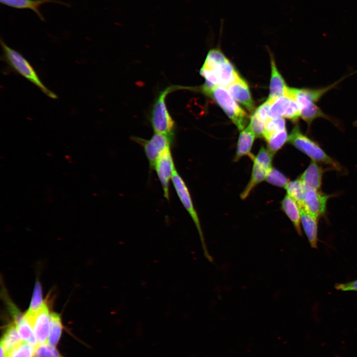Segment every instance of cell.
Instances as JSON below:
<instances>
[{"instance_id": "obj_1", "label": "cell", "mask_w": 357, "mask_h": 357, "mask_svg": "<svg viewBox=\"0 0 357 357\" xmlns=\"http://www.w3.org/2000/svg\"><path fill=\"white\" fill-rule=\"evenodd\" d=\"M0 44L5 61L13 70L37 87L48 97L56 99L57 95L42 82L30 63L19 52L7 46L0 39Z\"/></svg>"}, {"instance_id": "obj_2", "label": "cell", "mask_w": 357, "mask_h": 357, "mask_svg": "<svg viewBox=\"0 0 357 357\" xmlns=\"http://www.w3.org/2000/svg\"><path fill=\"white\" fill-rule=\"evenodd\" d=\"M190 88L179 85H171L159 93L153 104L150 115L151 124L155 133L173 135L175 122L167 109L166 98L173 91Z\"/></svg>"}, {"instance_id": "obj_3", "label": "cell", "mask_w": 357, "mask_h": 357, "mask_svg": "<svg viewBox=\"0 0 357 357\" xmlns=\"http://www.w3.org/2000/svg\"><path fill=\"white\" fill-rule=\"evenodd\" d=\"M287 141L312 160L331 166L338 170H341L340 165L329 156L317 143L301 132L298 125L293 128Z\"/></svg>"}, {"instance_id": "obj_4", "label": "cell", "mask_w": 357, "mask_h": 357, "mask_svg": "<svg viewBox=\"0 0 357 357\" xmlns=\"http://www.w3.org/2000/svg\"><path fill=\"white\" fill-rule=\"evenodd\" d=\"M209 96L223 110L238 130L241 131L244 129L248 121V116L224 87L216 86Z\"/></svg>"}, {"instance_id": "obj_5", "label": "cell", "mask_w": 357, "mask_h": 357, "mask_svg": "<svg viewBox=\"0 0 357 357\" xmlns=\"http://www.w3.org/2000/svg\"><path fill=\"white\" fill-rule=\"evenodd\" d=\"M171 180L180 201L195 224L199 234L203 253L205 257L209 261H212V257L210 255L207 248L199 219L193 205L189 190L184 181L176 169L174 171Z\"/></svg>"}, {"instance_id": "obj_6", "label": "cell", "mask_w": 357, "mask_h": 357, "mask_svg": "<svg viewBox=\"0 0 357 357\" xmlns=\"http://www.w3.org/2000/svg\"><path fill=\"white\" fill-rule=\"evenodd\" d=\"M173 136V135L154 132L148 140L139 137H134L133 139L143 147L150 166L153 168L159 157L167 149L171 148Z\"/></svg>"}, {"instance_id": "obj_7", "label": "cell", "mask_w": 357, "mask_h": 357, "mask_svg": "<svg viewBox=\"0 0 357 357\" xmlns=\"http://www.w3.org/2000/svg\"><path fill=\"white\" fill-rule=\"evenodd\" d=\"M50 314L46 302H44L36 312L33 313L26 312L24 314V316L33 327L37 345L48 342L50 326Z\"/></svg>"}, {"instance_id": "obj_8", "label": "cell", "mask_w": 357, "mask_h": 357, "mask_svg": "<svg viewBox=\"0 0 357 357\" xmlns=\"http://www.w3.org/2000/svg\"><path fill=\"white\" fill-rule=\"evenodd\" d=\"M163 190L164 196L169 199V184L176 169L171 148L167 149L159 157L153 167Z\"/></svg>"}, {"instance_id": "obj_9", "label": "cell", "mask_w": 357, "mask_h": 357, "mask_svg": "<svg viewBox=\"0 0 357 357\" xmlns=\"http://www.w3.org/2000/svg\"><path fill=\"white\" fill-rule=\"evenodd\" d=\"M330 195L323 194L318 190H307L302 207L313 217L318 219L326 211V204Z\"/></svg>"}, {"instance_id": "obj_10", "label": "cell", "mask_w": 357, "mask_h": 357, "mask_svg": "<svg viewBox=\"0 0 357 357\" xmlns=\"http://www.w3.org/2000/svg\"><path fill=\"white\" fill-rule=\"evenodd\" d=\"M228 92L236 101L242 105L249 112L254 109V103L246 82L239 76L228 88Z\"/></svg>"}, {"instance_id": "obj_11", "label": "cell", "mask_w": 357, "mask_h": 357, "mask_svg": "<svg viewBox=\"0 0 357 357\" xmlns=\"http://www.w3.org/2000/svg\"><path fill=\"white\" fill-rule=\"evenodd\" d=\"M3 4L16 9H29L33 10L39 19L44 21L45 18L42 14L40 8L44 4L47 3H56L68 6V4L59 0H0Z\"/></svg>"}, {"instance_id": "obj_12", "label": "cell", "mask_w": 357, "mask_h": 357, "mask_svg": "<svg viewBox=\"0 0 357 357\" xmlns=\"http://www.w3.org/2000/svg\"><path fill=\"white\" fill-rule=\"evenodd\" d=\"M324 170L316 162L312 160L301 175L300 179L306 190H318L320 188Z\"/></svg>"}, {"instance_id": "obj_13", "label": "cell", "mask_w": 357, "mask_h": 357, "mask_svg": "<svg viewBox=\"0 0 357 357\" xmlns=\"http://www.w3.org/2000/svg\"><path fill=\"white\" fill-rule=\"evenodd\" d=\"M271 76L270 93L268 100L273 102L278 98L285 95L287 89L285 81L278 70L273 57H271Z\"/></svg>"}, {"instance_id": "obj_14", "label": "cell", "mask_w": 357, "mask_h": 357, "mask_svg": "<svg viewBox=\"0 0 357 357\" xmlns=\"http://www.w3.org/2000/svg\"><path fill=\"white\" fill-rule=\"evenodd\" d=\"M281 208L293 223L298 234L302 236L300 208L297 202L287 194L282 201Z\"/></svg>"}, {"instance_id": "obj_15", "label": "cell", "mask_w": 357, "mask_h": 357, "mask_svg": "<svg viewBox=\"0 0 357 357\" xmlns=\"http://www.w3.org/2000/svg\"><path fill=\"white\" fill-rule=\"evenodd\" d=\"M302 227L310 246L317 248L318 241V219L307 213L303 208H300Z\"/></svg>"}, {"instance_id": "obj_16", "label": "cell", "mask_w": 357, "mask_h": 357, "mask_svg": "<svg viewBox=\"0 0 357 357\" xmlns=\"http://www.w3.org/2000/svg\"><path fill=\"white\" fill-rule=\"evenodd\" d=\"M255 137L248 126L241 131L238 138L236 155L234 158L235 162L238 161L244 156H248L251 159L253 157L250 151Z\"/></svg>"}, {"instance_id": "obj_17", "label": "cell", "mask_w": 357, "mask_h": 357, "mask_svg": "<svg viewBox=\"0 0 357 357\" xmlns=\"http://www.w3.org/2000/svg\"><path fill=\"white\" fill-rule=\"evenodd\" d=\"M214 70L218 75L220 85L226 88L240 76L229 60L218 65Z\"/></svg>"}, {"instance_id": "obj_18", "label": "cell", "mask_w": 357, "mask_h": 357, "mask_svg": "<svg viewBox=\"0 0 357 357\" xmlns=\"http://www.w3.org/2000/svg\"><path fill=\"white\" fill-rule=\"evenodd\" d=\"M269 170L253 161L252 173L249 181L240 194L242 199L246 198L253 189L259 183L265 180Z\"/></svg>"}, {"instance_id": "obj_19", "label": "cell", "mask_w": 357, "mask_h": 357, "mask_svg": "<svg viewBox=\"0 0 357 357\" xmlns=\"http://www.w3.org/2000/svg\"><path fill=\"white\" fill-rule=\"evenodd\" d=\"M22 341L16 325L13 322L9 325L6 329L1 339L0 346L3 348L7 354Z\"/></svg>"}, {"instance_id": "obj_20", "label": "cell", "mask_w": 357, "mask_h": 357, "mask_svg": "<svg viewBox=\"0 0 357 357\" xmlns=\"http://www.w3.org/2000/svg\"><path fill=\"white\" fill-rule=\"evenodd\" d=\"M14 322L16 325L19 334L22 341L26 342L35 348L37 345V342L33 327L30 322L24 316V314L14 320Z\"/></svg>"}, {"instance_id": "obj_21", "label": "cell", "mask_w": 357, "mask_h": 357, "mask_svg": "<svg viewBox=\"0 0 357 357\" xmlns=\"http://www.w3.org/2000/svg\"><path fill=\"white\" fill-rule=\"evenodd\" d=\"M285 188L287 194L297 202L299 208L302 207L307 190L300 178L289 181Z\"/></svg>"}, {"instance_id": "obj_22", "label": "cell", "mask_w": 357, "mask_h": 357, "mask_svg": "<svg viewBox=\"0 0 357 357\" xmlns=\"http://www.w3.org/2000/svg\"><path fill=\"white\" fill-rule=\"evenodd\" d=\"M62 325L60 317L57 313L50 314V326L48 343L56 347L61 336Z\"/></svg>"}, {"instance_id": "obj_23", "label": "cell", "mask_w": 357, "mask_h": 357, "mask_svg": "<svg viewBox=\"0 0 357 357\" xmlns=\"http://www.w3.org/2000/svg\"><path fill=\"white\" fill-rule=\"evenodd\" d=\"M292 99V98L285 95L276 99L270 106L269 112V119L284 117Z\"/></svg>"}, {"instance_id": "obj_24", "label": "cell", "mask_w": 357, "mask_h": 357, "mask_svg": "<svg viewBox=\"0 0 357 357\" xmlns=\"http://www.w3.org/2000/svg\"><path fill=\"white\" fill-rule=\"evenodd\" d=\"M300 117L310 126L312 121L319 118H327V116L313 102H310L300 109Z\"/></svg>"}, {"instance_id": "obj_25", "label": "cell", "mask_w": 357, "mask_h": 357, "mask_svg": "<svg viewBox=\"0 0 357 357\" xmlns=\"http://www.w3.org/2000/svg\"><path fill=\"white\" fill-rule=\"evenodd\" d=\"M288 138L286 129L272 135L265 139L267 142L268 150L274 155L283 146Z\"/></svg>"}, {"instance_id": "obj_26", "label": "cell", "mask_w": 357, "mask_h": 357, "mask_svg": "<svg viewBox=\"0 0 357 357\" xmlns=\"http://www.w3.org/2000/svg\"><path fill=\"white\" fill-rule=\"evenodd\" d=\"M228 60L219 49H213L209 51L202 67L214 70L218 65Z\"/></svg>"}, {"instance_id": "obj_27", "label": "cell", "mask_w": 357, "mask_h": 357, "mask_svg": "<svg viewBox=\"0 0 357 357\" xmlns=\"http://www.w3.org/2000/svg\"><path fill=\"white\" fill-rule=\"evenodd\" d=\"M286 122L284 118L269 119L265 122L263 138L265 139L272 135L286 129Z\"/></svg>"}, {"instance_id": "obj_28", "label": "cell", "mask_w": 357, "mask_h": 357, "mask_svg": "<svg viewBox=\"0 0 357 357\" xmlns=\"http://www.w3.org/2000/svg\"><path fill=\"white\" fill-rule=\"evenodd\" d=\"M35 347L22 341L17 346L6 354V357H34Z\"/></svg>"}, {"instance_id": "obj_29", "label": "cell", "mask_w": 357, "mask_h": 357, "mask_svg": "<svg viewBox=\"0 0 357 357\" xmlns=\"http://www.w3.org/2000/svg\"><path fill=\"white\" fill-rule=\"evenodd\" d=\"M265 180L276 186L285 187L289 182L288 178L279 170L271 168L267 172Z\"/></svg>"}, {"instance_id": "obj_30", "label": "cell", "mask_w": 357, "mask_h": 357, "mask_svg": "<svg viewBox=\"0 0 357 357\" xmlns=\"http://www.w3.org/2000/svg\"><path fill=\"white\" fill-rule=\"evenodd\" d=\"M44 302L43 299L41 285L39 282L37 281L34 286L29 307L26 312L33 313L36 312Z\"/></svg>"}, {"instance_id": "obj_31", "label": "cell", "mask_w": 357, "mask_h": 357, "mask_svg": "<svg viewBox=\"0 0 357 357\" xmlns=\"http://www.w3.org/2000/svg\"><path fill=\"white\" fill-rule=\"evenodd\" d=\"M34 357H63L55 348L48 343L38 344L35 348Z\"/></svg>"}, {"instance_id": "obj_32", "label": "cell", "mask_w": 357, "mask_h": 357, "mask_svg": "<svg viewBox=\"0 0 357 357\" xmlns=\"http://www.w3.org/2000/svg\"><path fill=\"white\" fill-rule=\"evenodd\" d=\"M273 154L268 149L261 146L256 156L251 158L253 161L265 167L268 170L272 168Z\"/></svg>"}, {"instance_id": "obj_33", "label": "cell", "mask_w": 357, "mask_h": 357, "mask_svg": "<svg viewBox=\"0 0 357 357\" xmlns=\"http://www.w3.org/2000/svg\"><path fill=\"white\" fill-rule=\"evenodd\" d=\"M248 127L256 137L263 138L265 122L259 119L254 113L251 117Z\"/></svg>"}, {"instance_id": "obj_34", "label": "cell", "mask_w": 357, "mask_h": 357, "mask_svg": "<svg viewBox=\"0 0 357 357\" xmlns=\"http://www.w3.org/2000/svg\"><path fill=\"white\" fill-rule=\"evenodd\" d=\"M272 102L267 100L262 105L260 106L254 113L259 119L266 122L269 118V112L270 106L272 104Z\"/></svg>"}, {"instance_id": "obj_35", "label": "cell", "mask_w": 357, "mask_h": 357, "mask_svg": "<svg viewBox=\"0 0 357 357\" xmlns=\"http://www.w3.org/2000/svg\"><path fill=\"white\" fill-rule=\"evenodd\" d=\"M335 288L343 291H357V279L346 283L338 284Z\"/></svg>"}, {"instance_id": "obj_36", "label": "cell", "mask_w": 357, "mask_h": 357, "mask_svg": "<svg viewBox=\"0 0 357 357\" xmlns=\"http://www.w3.org/2000/svg\"><path fill=\"white\" fill-rule=\"evenodd\" d=\"M355 124L357 126V120L355 122Z\"/></svg>"}]
</instances>
